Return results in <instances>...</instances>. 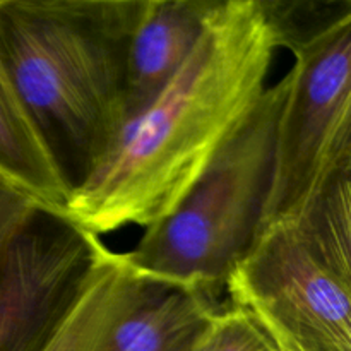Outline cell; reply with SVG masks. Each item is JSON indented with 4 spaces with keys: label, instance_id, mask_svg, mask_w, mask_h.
I'll list each match as a JSON object with an SVG mask.
<instances>
[{
    "label": "cell",
    "instance_id": "7a4b0ae2",
    "mask_svg": "<svg viewBox=\"0 0 351 351\" xmlns=\"http://www.w3.org/2000/svg\"><path fill=\"white\" fill-rule=\"evenodd\" d=\"M137 10L139 0H0V55L72 191L127 123Z\"/></svg>",
    "mask_w": 351,
    "mask_h": 351
},
{
    "label": "cell",
    "instance_id": "30bf717a",
    "mask_svg": "<svg viewBox=\"0 0 351 351\" xmlns=\"http://www.w3.org/2000/svg\"><path fill=\"white\" fill-rule=\"evenodd\" d=\"M0 170L43 206L65 211L72 189L21 101L0 55Z\"/></svg>",
    "mask_w": 351,
    "mask_h": 351
},
{
    "label": "cell",
    "instance_id": "8fae6325",
    "mask_svg": "<svg viewBox=\"0 0 351 351\" xmlns=\"http://www.w3.org/2000/svg\"><path fill=\"white\" fill-rule=\"evenodd\" d=\"M194 351H278L239 308L221 304L199 336Z\"/></svg>",
    "mask_w": 351,
    "mask_h": 351
},
{
    "label": "cell",
    "instance_id": "7c38bea8",
    "mask_svg": "<svg viewBox=\"0 0 351 351\" xmlns=\"http://www.w3.org/2000/svg\"><path fill=\"white\" fill-rule=\"evenodd\" d=\"M40 208H47L0 170V269L10 247Z\"/></svg>",
    "mask_w": 351,
    "mask_h": 351
},
{
    "label": "cell",
    "instance_id": "52a82bcc",
    "mask_svg": "<svg viewBox=\"0 0 351 351\" xmlns=\"http://www.w3.org/2000/svg\"><path fill=\"white\" fill-rule=\"evenodd\" d=\"M218 0H139L125 55L127 120L180 71Z\"/></svg>",
    "mask_w": 351,
    "mask_h": 351
},
{
    "label": "cell",
    "instance_id": "3957f363",
    "mask_svg": "<svg viewBox=\"0 0 351 351\" xmlns=\"http://www.w3.org/2000/svg\"><path fill=\"white\" fill-rule=\"evenodd\" d=\"M225 291L278 351H351V173L261 226Z\"/></svg>",
    "mask_w": 351,
    "mask_h": 351
},
{
    "label": "cell",
    "instance_id": "277c9868",
    "mask_svg": "<svg viewBox=\"0 0 351 351\" xmlns=\"http://www.w3.org/2000/svg\"><path fill=\"white\" fill-rule=\"evenodd\" d=\"M285 91L287 77L267 86L249 119L173 211L123 252L141 280L219 304L230 274L263 223Z\"/></svg>",
    "mask_w": 351,
    "mask_h": 351
},
{
    "label": "cell",
    "instance_id": "5b68a950",
    "mask_svg": "<svg viewBox=\"0 0 351 351\" xmlns=\"http://www.w3.org/2000/svg\"><path fill=\"white\" fill-rule=\"evenodd\" d=\"M287 50L293 65L261 226L297 215L338 175L351 173V16Z\"/></svg>",
    "mask_w": 351,
    "mask_h": 351
},
{
    "label": "cell",
    "instance_id": "9c48e42d",
    "mask_svg": "<svg viewBox=\"0 0 351 351\" xmlns=\"http://www.w3.org/2000/svg\"><path fill=\"white\" fill-rule=\"evenodd\" d=\"M219 305L184 288L149 283L103 351H194Z\"/></svg>",
    "mask_w": 351,
    "mask_h": 351
},
{
    "label": "cell",
    "instance_id": "6da1fadb",
    "mask_svg": "<svg viewBox=\"0 0 351 351\" xmlns=\"http://www.w3.org/2000/svg\"><path fill=\"white\" fill-rule=\"evenodd\" d=\"M276 50L259 0H218L180 71L127 120L64 215L96 237L163 219L249 119Z\"/></svg>",
    "mask_w": 351,
    "mask_h": 351
},
{
    "label": "cell",
    "instance_id": "8992f818",
    "mask_svg": "<svg viewBox=\"0 0 351 351\" xmlns=\"http://www.w3.org/2000/svg\"><path fill=\"white\" fill-rule=\"evenodd\" d=\"M101 239L40 208L0 269V351H45L105 254Z\"/></svg>",
    "mask_w": 351,
    "mask_h": 351
},
{
    "label": "cell",
    "instance_id": "ba28073f",
    "mask_svg": "<svg viewBox=\"0 0 351 351\" xmlns=\"http://www.w3.org/2000/svg\"><path fill=\"white\" fill-rule=\"evenodd\" d=\"M149 283L106 249L84 291L45 351H103L117 326L137 307Z\"/></svg>",
    "mask_w": 351,
    "mask_h": 351
}]
</instances>
